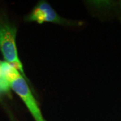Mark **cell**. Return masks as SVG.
<instances>
[{
    "mask_svg": "<svg viewBox=\"0 0 121 121\" xmlns=\"http://www.w3.org/2000/svg\"><path fill=\"white\" fill-rule=\"evenodd\" d=\"M4 77L3 75V72H2V69H1V62H0V79Z\"/></svg>",
    "mask_w": 121,
    "mask_h": 121,
    "instance_id": "cell-4",
    "label": "cell"
},
{
    "mask_svg": "<svg viewBox=\"0 0 121 121\" xmlns=\"http://www.w3.org/2000/svg\"><path fill=\"white\" fill-rule=\"evenodd\" d=\"M9 84L11 89L22 99L35 121H44L36 99L30 90L25 78L22 76V74H20L16 78L11 80Z\"/></svg>",
    "mask_w": 121,
    "mask_h": 121,
    "instance_id": "cell-3",
    "label": "cell"
},
{
    "mask_svg": "<svg viewBox=\"0 0 121 121\" xmlns=\"http://www.w3.org/2000/svg\"><path fill=\"white\" fill-rule=\"evenodd\" d=\"M44 121H46V120H45V119H44Z\"/></svg>",
    "mask_w": 121,
    "mask_h": 121,
    "instance_id": "cell-5",
    "label": "cell"
},
{
    "mask_svg": "<svg viewBox=\"0 0 121 121\" xmlns=\"http://www.w3.org/2000/svg\"><path fill=\"white\" fill-rule=\"evenodd\" d=\"M25 20L27 22H36L38 24L50 22L65 26H79L83 24L79 21L62 17L45 1H39L32 12L25 17Z\"/></svg>",
    "mask_w": 121,
    "mask_h": 121,
    "instance_id": "cell-2",
    "label": "cell"
},
{
    "mask_svg": "<svg viewBox=\"0 0 121 121\" xmlns=\"http://www.w3.org/2000/svg\"><path fill=\"white\" fill-rule=\"evenodd\" d=\"M16 32L17 29L13 24L8 22L0 23V51L5 61L14 65L22 76L26 79L23 65L17 54L16 43Z\"/></svg>",
    "mask_w": 121,
    "mask_h": 121,
    "instance_id": "cell-1",
    "label": "cell"
}]
</instances>
